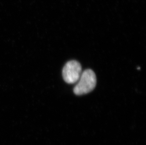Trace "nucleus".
<instances>
[{
	"instance_id": "nucleus-1",
	"label": "nucleus",
	"mask_w": 146,
	"mask_h": 145,
	"mask_svg": "<svg viewBox=\"0 0 146 145\" xmlns=\"http://www.w3.org/2000/svg\"><path fill=\"white\" fill-rule=\"evenodd\" d=\"M78 82L73 89L74 93L77 95L88 94L92 92L96 86V75L93 70L88 69L82 72Z\"/></svg>"
},
{
	"instance_id": "nucleus-2",
	"label": "nucleus",
	"mask_w": 146,
	"mask_h": 145,
	"mask_svg": "<svg viewBox=\"0 0 146 145\" xmlns=\"http://www.w3.org/2000/svg\"><path fill=\"white\" fill-rule=\"evenodd\" d=\"M81 74V65L76 60L68 62L62 69V76L64 80L69 84H74L77 82Z\"/></svg>"
}]
</instances>
